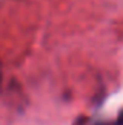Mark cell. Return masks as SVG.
I'll list each match as a JSON object with an SVG mask.
<instances>
[{"instance_id": "cell-1", "label": "cell", "mask_w": 123, "mask_h": 125, "mask_svg": "<svg viewBox=\"0 0 123 125\" xmlns=\"http://www.w3.org/2000/svg\"><path fill=\"white\" fill-rule=\"evenodd\" d=\"M0 82H1V65H0Z\"/></svg>"}]
</instances>
